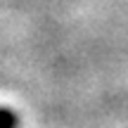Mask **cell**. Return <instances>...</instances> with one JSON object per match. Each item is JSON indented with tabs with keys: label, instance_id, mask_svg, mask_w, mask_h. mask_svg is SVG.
Returning a JSON list of instances; mask_svg holds the SVG:
<instances>
[{
	"label": "cell",
	"instance_id": "obj_1",
	"mask_svg": "<svg viewBox=\"0 0 128 128\" xmlns=\"http://www.w3.org/2000/svg\"><path fill=\"white\" fill-rule=\"evenodd\" d=\"M0 128H19V119L7 107H0Z\"/></svg>",
	"mask_w": 128,
	"mask_h": 128
}]
</instances>
